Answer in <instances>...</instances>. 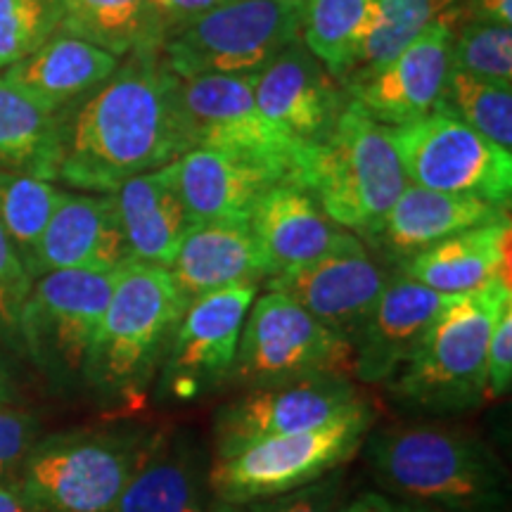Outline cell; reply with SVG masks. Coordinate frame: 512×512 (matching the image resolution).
<instances>
[{
  "label": "cell",
  "mask_w": 512,
  "mask_h": 512,
  "mask_svg": "<svg viewBox=\"0 0 512 512\" xmlns=\"http://www.w3.org/2000/svg\"><path fill=\"white\" fill-rule=\"evenodd\" d=\"M178 188L190 226L209 221L249 223L256 202L283 183L266 166L221 150L185 152L176 159Z\"/></svg>",
  "instance_id": "cell-24"
},
{
  "label": "cell",
  "mask_w": 512,
  "mask_h": 512,
  "mask_svg": "<svg viewBox=\"0 0 512 512\" xmlns=\"http://www.w3.org/2000/svg\"><path fill=\"white\" fill-rule=\"evenodd\" d=\"M119 62V57L93 43L55 34L36 53L5 69L3 79L48 110L64 112L110 79Z\"/></svg>",
  "instance_id": "cell-27"
},
{
  "label": "cell",
  "mask_w": 512,
  "mask_h": 512,
  "mask_svg": "<svg viewBox=\"0 0 512 512\" xmlns=\"http://www.w3.org/2000/svg\"><path fill=\"white\" fill-rule=\"evenodd\" d=\"M178 112L188 150H221L266 166L283 183L297 176L304 147L266 119L254 76L178 79Z\"/></svg>",
  "instance_id": "cell-11"
},
{
  "label": "cell",
  "mask_w": 512,
  "mask_h": 512,
  "mask_svg": "<svg viewBox=\"0 0 512 512\" xmlns=\"http://www.w3.org/2000/svg\"><path fill=\"white\" fill-rule=\"evenodd\" d=\"M508 216L510 207L505 204L408 183L370 242L403 264L441 240Z\"/></svg>",
  "instance_id": "cell-22"
},
{
  "label": "cell",
  "mask_w": 512,
  "mask_h": 512,
  "mask_svg": "<svg viewBox=\"0 0 512 512\" xmlns=\"http://www.w3.org/2000/svg\"><path fill=\"white\" fill-rule=\"evenodd\" d=\"M211 451L192 430H157L110 512H211Z\"/></svg>",
  "instance_id": "cell-20"
},
{
  "label": "cell",
  "mask_w": 512,
  "mask_h": 512,
  "mask_svg": "<svg viewBox=\"0 0 512 512\" xmlns=\"http://www.w3.org/2000/svg\"><path fill=\"white\" fill-rule=\"evenodd\" d=\"M344 501H347V475L342 470H335L328 477L290 491V494L242 503L216 501L211 512H337Z\"/></svg>",
  "instance_id": "cell-36"
},
{
  "label": "cell",
  "mask_w": 512,
  "mask_h": 512,
  "mask_svg": "<svg viewBox=\"0 0 512 512\" xmlns=\"http://www.w3.org/2000/svg\"><path fill=\"white\" fill-rule=\"evenodd\" d=\"M451 297L401 271L392 275L354 339V380L392 382Z\"/></svg>",
  "instance_id": "cell-19"
},
{
  "label": "cell",
  "mask_w": 512,
  "mask_h": 512,
  "mask_svg": "<svg viewBox=\"0 0 512 512\" xmlns=\"http://www.w3.org/2000/svg\"><path fill=\"white\" fill-rule=\"evenodd\" d=\"M437 112L463 121L503 150L512 147V86L451 69Z\"/></svg>",
  "instance_id": "cell-32"
},
{
  "label": "cell",
  "mask_w": 512,
  "mask_h": 512,
  "mask_svg": "<svg viewBox=\"0 0 512 512\" xmlns=\"http://www.w3.org/2000/svg\"><path fill=\"white\" fill-rule=\"evenodd\" d=\"M472 19L489 24H512V0H470Z\"/></svg>",
  "instance_id": "cell-43"
},
{
  "label": "cell",
  "mask_w": 512,
  "mask_h": 512,
  "mask_svg": "<svg viewBox=\"0 0 512 512\" xmlns=\"http://www.w3.org/2000/svg\"><path fill=\"white\" fill-rule=\"evenodd\" d=\"M292 183L309 192L337 226L370 242L408 178L387 126L349 100L328 136L304 147Z\"/></svg>",
  "instance_id": "cell-5"
},
{
  "label": "cell",
  "mask_w": 512,
  "mask_h": 512,
  "mask_svg": "<svg viewBox=\"0 0 512 512\" xmlns=\"http://www.w3.org/2000/svg\"><path fill=\"white\" fill-rule=\"evenodd\" d=\"M384 494L430 512H510V477L479 434L441 420L370 430L361 446Z\"/></svg>",
  "instance_id": "cell-2"
},
{
  "label": "cell",
  "mask_w": 512,
  "mask_h": 512,
  "mask_svg": "<svg viewBox=\"0 0 512 512\" xmlns=\"http://www.w3.org/2000/svg\"><path fill=\"white\" fill-rule=\"evenodd\" d=\"M313 377H351L354 344L283 292L256 294L242 325L230 387L261 389Z\"/></svg>",
  "instance_id": "cell-8"
},
{
  "label": "cell",
  "mask_w": 512,
  "mask_h": 512,
  "mask_svg": "<svg viewBox=\"0 0 512 512\" xmlns=\"http://www.w3.org/2000/svg\"><path fill=\"white\" fill-rule=\"evenodd\" d=\"M62 197L53 181L0 171V226L27 271Z\"/></svg>",
  "instance_id": "cell-33"
},
{
  "label": "cell",
  "mask_w": 512,
  "mask_h": 512,
  "mask_svg": "<svg viewBox=\"0 0 512 512\" xmlns=\"http://www.w3.org/2000/svg\"><path fill=\"white\" fill-rule=\"evenodd\" d=\"M337 512H430L420 505L401 501L382 491H366V494H358L354 498H347L342 503V508Z\"/></svg>",
  "instance_id": "cell-41"
},
{
  "label": "cell",
  "mask_w": 512,
  "mask_h": 512,
  "mask_svg": "<svg viewBox=\"0 0 512 512\" xmlns=\"http://www.w3.org/2000/svg\"><path fill=\"white\" fill-rule=\"evenodd\" d=\"M41 439V420L36 413L0 408V479L17 477L19 467Z\"/></svg>",
  "instance_id": "cell-39"
},
{
  "label": "cell",
  "mask_w": 512,
  "mask_h": 512,
  "mask_svg": "<svg viewBox=\"0 0 512 512\" xmlns=\"http://www.w3.org/2000/svg\"><path fill=\"white\" fill-rule=\"evenodd\" d=\"M249 228L264 259L266 280L311 264L354 235L337 226L309 192L294 183L273 185L256 202Z\"/></svg>",
  "instance_id": "cell-21"
},
{
  "label": "cell",
  "mask_w": 512,
  "mask_h": 512,
  "mask_svg": "<svg viewBox=\"0 0 512 512\" xmlns=\"http://www.w3.org/2000/svg\"><path fill=\"white\" fill-rule=\"evenodd\" d=\"M512 387V299L494 320L486 349V399H503Z\"/></svg>",
  "instance_id": "cell-40"
},
{
  "label": "cell",
  "mask_w": 512,
  "mask_h": 512,
  "mask_svg": "<svg viewBox=\"0 0 512 512\" xmlns=\"http://www.w3.org/2000/svg\"><path fill=\"white\" fill-rule=\"evenodd\" d=\"M31 283L34 280L12 247L5 228L0 226V328L5 330L10 342H17L19 313H22Z\"/></svg>",
  "instance_id": "cell-37"
},
{
  "label": "cell",
  "mask_w": 512,
  "mask_h": 512,
  "mask_svg": "<svg viewBox=\"0 0 512 512\" xmlns=\"http://www.w3.org/2000/svg\"><path fill=\"white\" fill-rule=\"evenodd\" d=\"M375 3L380 10V22L344 88L387 64L430 24H444L456 36L472 19L470 0H375Z\"/></svg>",
  "instance_id": "cell-30"
},
{
  "label": "cell",
  "mask_w": 512,
  "mask_h": 512,
  "mask_svg": "<svg viewBox=\"0 0 512 512\" xmlns=\"http://www.w3.org/2000/svg\"><path fill=\"white\" fill-rule=\"evenodd\" d=\"M64 112L43 107L0 76V171L57 181Z\"/></svg>",
  "instance_id": "cell-28"
},
{
  "label": "cell",
  "mask_w": 512,
  "mask_h": 512,
  "mask_svg": "<svg viewBox=\"0 0 512 512\" xmlns=\"http://www.w3.org/2000/svg\"><path fill=\"white\" fill-rule=\"evenodd\" d=\"M451 43L453 34L448 27L430 24L387 64L366 79L351 83L349 98L387 128L411 124L437 112L446 76L451 72Z\"/></svg>",
  "instance_id": "cell-17"
},
{
  "label": "cell",
  "mask_w": 512,
  "mask_h": 512,
  "mask_svg": "<svg viewBox=\"0 0 512 512\" xmlns=\"http://www.w3.org/2000/svg\"><path fill=\"white\" fill-rule=\"evenodd\" d=\"M512 299L510 283L453 294L432 320L387 392L396 406L427 418L475 411L486 401V349L494 320Z\"/></svg>",
  "instance_id": "cell-4"
},
{
  "label": "cell",
  "mask_w": 512,
  "mask_h": 512,
  "mask_svg": "<svg viewBox=\"0 0 512 512\" xmlns=\"http://www.w3.org/2000/svg\"><path fill=\"white\" fill-rule=\"evenodd\" d=\"M387 280L389 275L370 256L366 242L349 235L330 254L268 278L266 287L287 294L325 328L354 344Z\"/></svg>",
  "instance_id": "cell-15"
},
{
  "label": "cell",
  "mask_w": 512,
  "mask_h": 512,
  "mask_svg": "<svg viewBox=\"0 0 512 512\" xmlns=\"http://www.w3.org/2000/svg\"><path fill=\"white\" fill-rule=\"evenodd\" d=\"M185 306L238 285H261L266 266L249 223L209 221L188 228L166 268Z\"/></svg>",
  "instance_id": "cell-23"
},
{
  "label": "cell",
  "mask_w": 512,
  "mask_h": 512,
  "mask_svg": "<svg viewBox=\"0 0 512 512\" xmlns=\"http://www.w3.org/2000/svg\"><path fill=\"white\" fill-rule=\"evenodd\" d=\"M408 183L510 207L512 152L448 114L387 128Z\"/></svg>",
  "instance_id": "cell-12"
},
{
  "label": "cell",
  "mask_w": 512,
  "mask_h": 512,
  "mask_svg": "<svg viewBox=\"0 0 512 512\" xmlns=\"http://www.w3.org/2000/svg\"><path fill=\"white\" fill-rule=\"evenodd\" d=\"M60 34L93 43L114 57L147 48V0H64Z\"/></svg>",
  "instance_id": "cell-31"
},
{
  "label": "cell",
  "mask_w": 512,
  "mask_h": 512,
  "mask_svg": "<svg viewBox=\"0 0 512 512\" xmlns=\"http://www.w3.org/2000/svg\"><path fill=\"white\" fill-rule=\"evenodd\" d=\"M304 0H228L162 46L169 72L254 76L302 38Z\"/></svg>",
  "instance_id": "cell-9"
},
{
  "label": "cell",
  "mask_w": 512,
  "mask_h": 512,
  "mask_svg": "<svg viewBox=\"0 0 512 512\" xmlns=\"http://www.w3.org/2000/svg\"><path fill=\"white\" fill-rule=\"evenodd\" d=\"M8 401H10L8 384H5V382H3V377H0V408H3V406H8Z\"/></svg>",
  "instance_id": "cell-44"
},
{
  "label": "cell",
  "mask_w": 512,
  "mask_h": 512,
  "mask_svg": "<svg viewBox=\"0 0 512 512\" xmlns=\"http://www.w3.org/2000/svg\"><path fill=\"white\" fill-rule=\"evenodd\" d=\"M228 0H147V48L162 50L169 38Z\"/></svg>",
  "instance_id": "cell-38"
},
{
  "label": "cell",
  "mask_w": 512,
  "mask_h": 512,
  "mask_svg": "<svg viewBox=\"0 0 512 512\" xmlns=\"http://www.w3.org/2000/svg\"><path fill=\"white\" fill-rule=\"evenodd\" d=\"M119 271H53L31 283L19 313L17 342L34 366L60 387L83 382Z\"/></svg>",
  "instance_id": "cell-10"
},
{
  "label": "cell",
  "mask_w": 512,
  "mask_h": 512,
  "mask_svg": "<svg viewBox=\"0 0 512 512\" xmlns=\"http://www.w3.org/2000/svg\"><path fill=\"white\" fill-rule=\"evenodd\" d=\"M256 294L259 285H238L185 306L159 366L155 382L159 401L185 406L226 387Z\"/></svg>",
  "instance_id": "cell-13"
},
{
  "label": "cell",
  "mask_w": 512,
  "mask_h": 512,
  "mask_svg": "<svg viewBox=\"0 0 512 512\" xmlns=\"http://www.w3.org/2000/svg\"><path fill=\"white\" fill-rule=\"evenodd\" d=\"M0 512H38L17 477L0 479Z\"/></svg>",
  "instance_id": "cell-42"
},
{
  "label": "cell",
  "mask_w": 512,
  "mask_h": 512,
  "mask_svg": "<svg viewBox=\"0 0 512 512\" xmlns=\"http://www.w3.org/2000/svg\"><path fill=\"white\" fill-rule=\"evenodd\" d=\"M373 427V406L361 399L311 430L256 441L240 451L211 458V494L223 503L290 494L342 470L361 453Z\"/></svg>",
  "instance_id": "cell-7"
},
{
  "label": "cell",
  "mask_w": 512,
  "mask_h": 512,
  "mask_svg": "<svg viewBox=\"0 0 512 512\" xmlns=\"http://www.w3.org/2000/svg\"><path fill=\"white\" fill-rule=\"evenodd\" d=\"M64 0H0V72L60 34Z\"/></svg>",
  "instance_id": "cell-34"
},
{
  "label": "cell",
  "mask_w": 512,
  "mask_h": 512,
  "mask_svg": "<svg viewBox=\"0 0 512 512\" xmlns=\"http://www.w3.org/2000/svg\"><path fill=\"white\" fill-rule=\"evenodd\" d=\"M377 22L380 10L375 0H304L302 43L342 86H347Z\"/></svg>",
  "instance_id": "cell-29"
},
{
  "label": "cell",
  "mask_w": 512,
  "mask_h": 512,
  "mask_svg": "<svg viewBox=\"0 0 512 512\" xmlns=\"http://www.w3.org/2000/svg\"><path fill=\"white\" fill-rule=\"evenodd\" d=\"M131 261L114 195L64 190L38 242L29 275L36 280L53 271L112 273Z\"/></svg>",
  "instance_id": "cell-18"
},
{
  "label": "cell",
  "mask_w": 512,
  "mask_h": 512,
  "mask_svg": "<svg viewBox=\"0 0 512 512\" xmlns=\"http://www.w3.org/2000/svg\"><path fill=\"white\" fill-rule=\"evenodd\" d=\"M185 152L178 76L162 50H133L110 79L64 110L57 181L114 195L133 176L162 169Z\"/></svg>",
  "instance_id": "cell-1"
},
{
  "label": "cell",
  "mask_w": 512,
  "mask_h": 512,
  "mask_svg": "<svg viewBox=\"0 0 512 512\" xmlns=\"http://www.w3.org/2000/svg\"><path fill=\"white\" fill-rule=\"evenodd\" d=\"M347 91L309 53L302 38L254 74L259 110L302 147L320 143L347 107Z\"/></svg>",
  "instance_id": "cell-16"
},
{
  "label": "cell",
  "mask_w": 512,
  "mask_h": 512,
  "mask_svg": "<svg viewBox=\"0 0 512 512\" xmlns=\"http://www.w3.org/2000/svg\"><path fill=\"white\" fill-rule=\"evenodd\" d=\"M183 311L166 268L138 261L121 268L81 382L105 411L145 406Z\"/></svg>",
  "instance_id": "cell-3"
},
{
  "label": "cell",
  "mask_w": 512,
  "mask_h": 512,
  "mask_svg": "<svg viewBox=\"0 0 512 512\" xmlns=\"http://www.w3.org/2000/svg\"><path fill=\"white\" fill-rule=\"evenodd\" d=\"M361 399L363 396L351 377H313L247 389L216 411L211 458L240 451L256 441L311 430Z\"/></svg>",
  "instance_id": "cell-14"
},
{
  "label": "cell",
  "mask_w": 512,
  "mask_h": 512,
  "mask_svg": "<svg viewBox=\"0 0 512 512\" xmlns=\"http://www.w3.org/2000/svg\"><path fill=\"white\" fill-rule=\"evenodd\" d=\"M155 437L143 422L48 434L31 446L17 479L38 512H110Z\"/></svg>",
  "instance_id": "cell-6"
},
{
  "label": "cell",
  "mask_w": 512,
  "mask_h": 512,
  "mask_svg": "<svg viewBox=\"0 0 512 512\" xmlns=\"http://www.w3.org/2000/svg\"><path fill=\"white\" fill-rule=\"evenodd\" d=\"M451 69L503 83L512 81V29L470 19L453 36Z\"/></svg>",
  "instance_id": "cell-35"
},
{
  "label": "cell",
  "mask_w": 512,
  "mask_h": 512,
  "mask_svg": "<svg viewBox=\"0 0 512 512\" xmlns=\"http://www.w3.org/2000/svg\"><path fill=\"white\" fill-rule=\"evenodd\" d=\"M510 216L489 226L470 228L422 249L399 271L441 294H463L489 283H510Z\"/></svg>",
  "instance_id": "cell-26"
},
{
  "label": "cell",
  "mask_w": 512,
  "mask_h": 512,
  "mask_svg": "<svg viewBox=\"0 0 512 512\" xmlns=\"http://www.w3.org/2000/svg\"><path fill=\"white\" fill-rule=\"evenodd\" d=\"M3 339H8V335H5V330L0 328V342H3Z\"/></svg>",
  "instance_id": "cell-45"
},
{
  "label": "cell",
  "mask_w": 512,
  "mask_h": 512,
  "mask_svg": "<svg viewBox=\"0 0 512 512\" xmlns=\"http://www.w3.org/2000/svg\"><path fill=\"white\" fill-rule=\"evenodd\" d=\"M131 259L169 268L188 233L190 221L178 188V164L133 176L114 192Z\"/></svg>",
  "instance_id": "cell-25"
}]
</instances>
